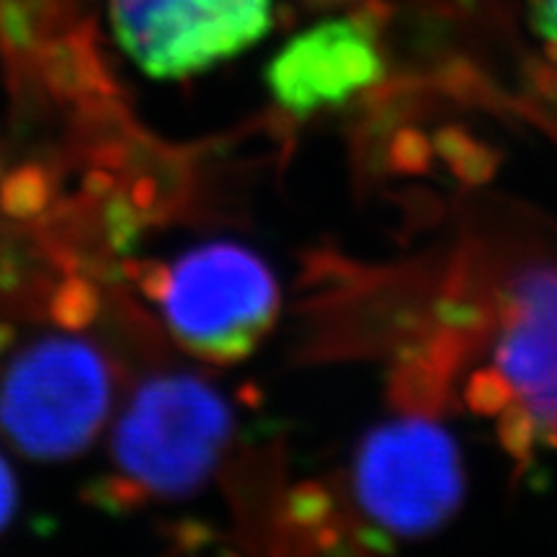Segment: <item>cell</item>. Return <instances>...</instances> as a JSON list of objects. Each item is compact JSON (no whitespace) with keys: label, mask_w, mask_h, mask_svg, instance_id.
Wrapping results in <instances>:
<instances>
[{"label":"cell","mask_w":557,"mask_h":557,"mask_svg":"<svg viewBox=\"0 0 557 557\" xmlns=\"http://www.w3.org/2000/svg\"><path fill=\"white\" fill-rule=\"evenodd\" d=\"M532 26L557 62V0H532Z\"/></svg>","instance_id":"8fae6325"},{"label":"cell","mask_w":557,"mask_h":557,"mask_svg":"<svg viewBox=\"0 0 557 557\" xmlns=\"http://www.w3.org/2000/svg\"><path fill=\"white\" fill-rule=\"evenodd\" d=\"M351 493L367 519L357 537L367 549L387 553L395 540L429 537L462 506L457 442L423 413L377 423L354 451Z\"/></svg>","instance_id":"6da1fadb"},{"label":"cell","mask_w":557,"mask_h":557,"mask_svg":"<svg viewBox=\"0 0 557 557\" xmlns=\"http://www.w3.org/2000/svg\"><path fill=\"white\" fill-rule=\"evenodd\" d=\"M233 436V410L186 374L152 380L132 400L114 438L122 475L139 491L178 496L205 483Z\"/></svg>","instance_id":"3957f363"},{"label":"cell","mask_w":557,"mask_h":557,"mask_svg":"<svg viewBox=\"0 0 557 557\" xmlns=\"http://www.w3.org/2000/svg\"><path fill=\"white\" fill-rule=\"evenodd\" d=\"M496 302V369L532 418L540 444L557 447V263L511 274Z\"/></svg>","instance_id":"52a82bcc"},{"label":"cell","mask_w":557,"mask_h":557,"mask_svg":"<svg viewBox=\"0 0 557 557\" xmlns=\"http://www.w3.org/2000/svg\"><path fill=\"white\" fill-rule=\"evenodd\" d=\"M109 372L94 348L50 338L21 354L0 385V426L34 457H67L99 434Z\"/></svg>","instance_id":"277c9868"},{"label":"cell","mask_w":557,"mask_h":557,"mask_svg":"<svg viewBox=\"0 0 557 557\" xmlns=\"http://www.w3.org/2000/svg\"><path fill=\"white\" fill-rule=\"evenodd\" d=\"M385 78L377 18L354 13L310 26L271 58L267 86L295 116L338 109Z\"/></svg>","instance_id":"8992f818"},{"label":"cell","mask_w":557,"mask_h":557,"mask_svg":"<svg viewBox=\"0 0 557 557\" xmlns=\"http://www.w3.org/2000/svg\"><path fill=\"white\" fill-rule=\"evenodd\" d=\"M163 312L191 354L230 364L246 359L274 325L276 278L253 250L209 243L165 271Z\"/></svg>","instance_id":"7a4b0ae2"},{"label":"cell","mask_w":557,"mask_h":557,"mask_svg":"<svg viewBox=\"0 0 557 557\" xmlns=\"http://www.w3.org/2000/svg\"><path fill=\"white\" fill-rule=\"evenodd\" d=\"M13 506H16V485H13L9 465L0 459V527L9 521L13 513Z\"/></svg>","instance_id":"7c38bea8"},{"label":"cell","mask_w":557,"mask_h":557,"mask_svg":"<svg viewBox=\"0 0 557 557\" xmlns=\"http://www.w3.org/2000/svg\"><path fill=\"white\" fill-rule=\"evenodd\" d=\"M109 13L127 58L165 81L235 58L271 29V0H109Z\"/></svg>","instance_id":"5b68a950"},{"label":"cell","mask_w":557,"mask_h":557,"mask_svg":"<svg viewBox=\"0 0 557 557\" xmlns=\"http://www.w3.org/2000/svg\"><path fill=\"white\" fill-rule=\"evenodd\" d=\"M331 3H336V0H331Z\"/></svg>","instance_id":"4fadbf2b"},{"label":"cell","mask_w":557,"mask_h":557,"mask_svg":"<svg viewBox=\"0 0 557 557\" xmlns=\"http://www.w3.org/2000/svg\"><path fill=\"white\" fill-rule=\"evenodd\" d=\"M431 152H434V145H431L421 132L403 129L400 135L395 137L393 163L398 165L400 171H423L429 165Z\"/></svg>","instance_id":"30bf717a"},{"label":"cell","mask_w":557,"mask_h":557,"mask_svg":"<svg viewBox=\"0 0 557 557\" xmlns=\"http://www.w3.org/2000/svg\"><path fill=\"white\" fill-rule=\"evenodd\" d=\"M434 150L449 165L451 173L465 184H483L496 173V152L478 143L470 132L459 127H444L434 135Z\"/></svg>","instance_id":"ba28073f"},{"label":"cell","mask_w":557,"mask_h":557,"mask_svg":"<svg viewBox=\"0 0 557 557\" xmlns=\"http://www.w3.org/2000/svg\"><path fill=\"white\" fill-rule=\"evenodd\" d=\"M465 400H468V406L475 413L498 416L500 410L511 406L513 393L498 369H483V372H475L470 377L468 389H465Z\"/></svg>","instance_id":"9c48e42d"}]
</instances>
